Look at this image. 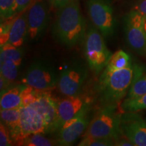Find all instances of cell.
Returning a JSON list of instances; mask_svg holds the SVG:
<instances>
[{
	"label": "cell",
	"instance_id": "26",
	"mask_svg": "<svg viewBox=\"0 0 146 146\" xmlns=\"http://www.w3.org/2000/svg\"><path fill=\"white\" fill-rule=\"evenodd\" d=\"M16 15L9 18V19L3 21V23L1 22V28H0V43H1V46H3V45H5V43L8 42L11 27H12V24L15 20Z\"/></svg>",
	"mask_w": 146,
	"mask_h": 146
},
{
	"label": "cell",
	"instance_id": "1",
	"mask_svg": "<svg viewBox=\"0 0 146 146\" xmlns=\"http://www.w3.org/2000/svg\"><path fill=\"white\" fill-rule=\"evenodd\" d=\"M52 34L60 45L72 47L85 39L87 25L80 8L78 0L58 9Z\"/></svg>",
	"mask_w": 146,
	"mask_h": 146
},
{
	"label": "cell",
	"instance_id": "29",
	"mask_svg": "<svg viewBox=\"0 0 146 146\" xmlns=\"http://www.w3.org/2000/svg\"><path fill=\"white\" fill-rule=\"evenodd\" d=\"M133 10L138 12L144 17H146V0H138Z\"/></svg>",
	"mask_w": 146,
	"mask_h": 146
},
{
	"label": "cell",
	"instance_id": "21",
	"mask_svg": "<svg viewBox=\"0 0 146 146\" xmlns=\"http://www.w3.org/2000/svg\"><path fill=\"white\" fill-rule=\"evenodd\" d=\"M124 112H134L146 110V94L137 98H126L121 104Z\"/></svg>",
	"mask_w": 146,
	"mask_h": 146
},
{
	"label": "cell",
	"instance_id": "10",
	"mask_svg": "<svg viewBox=\"0 0 146 146\" xmlns=\"http://www.w3.org/2000/svg\"><path fill=\"white\" fill-rule=\"evenodd\" d=\"M91 110V106L85 107L79 114L62 126L58 131V145H72L83 134L90 123L88 114Z\"/></svg>",
	"mask_w": 146,
	"mask_h": 146
},
{
	"label": "cell",
	"instance_id": "22",
	"mask_svg": "<svg viewBox=\"0 0 146 146\" xmlns=\"http://www.w3.org/2000/svg\"><path fill=\"white\" fill-rule=\"evenodd\" d=\"M43 134H32L24 139L23 145L25 146H53L58 145L57 140H53L43 136Z\"/></svg>",
	"mask_w": 146,
	"mask_h": 146
},
{
	"label": "cell",
	"instance_id": "19",
	"mask_svg": "<svg viewBox=\"0 0 146 146\" xmlns=\"http://www.w3.org/2000/svg\"><path fill=\"white\" fill-rule=\"evenodd\" d=\"M131 64L130 56L124 50H120L112 55L102 72L110 73L127 68Z\"/></svg>",
	"mask_w": 146,
	"mask_h": 146
},
{
	"label": "cell",
	"instance_id": "9",
	"mask_svg": "<svg viewBox=\"0 0 146 146\" xmlns=\"http://www.w3.org/2000/svg\"><path fill=\"white\" fill-rule=\"evenodd\" d=\"M48 0H34L31 7L27 9L28 37L36 41L43 35L49 21L50 9Z\"/></svg>",
	"mask_w": 146,
	"mask_h": 146
},
{
	"label": "cell",
	"instance_id": "12",
	"mask_svg": "<svg viewBox=\"0 0 146 146\" xmlns=\"http://www.w3.org/2000/svg\"><path fill=\"white\" fill-rule=\"evenodd\" d=\"M93 98L86 95L64 96L57 100L58 129L57 132L64 124L79 114L85 107L92 104Z\"/></svg>",
	"mask_w": 146,
	"mask_h": 146
},
{
	"label": "cell",
	"instance_id": "31",
	"mask_svg": "<svg viewBox=\"0 0 146 146\" xmlns=\"http://www.w3.org/2000/svg\"><path fill=\"white\" fill-rule=\"evenodd\" d=\"M1 79H0V89H1V92L2 91L7 90V89H9V86H10V84L12 83V82L7 80L6 78H5L3 76L1 75L0 76Z\"/></svg>",
	"mask_w": 146,
	"mask_h": 146
},
{
	"label": "cell",
	"instance_id": "6",
	"mask_svg": "<svg viewBox=\"0 0 146 146\" xmlns=\"http://www.w3.org/2000/svg\"><path fill=\"white\" fill-rule=\"evenodd\" d=\"M87 76L88 70L82 62H70L63 67L59 74L58 90L64 96L81 94Z\"/></svg>",
	"mask_w": 146,
	"mask_h": 146
},
{
	"label": "cell",
	"instance_id": "14",
	"mask_svg": "<svg viewBox=\"0 0 146 146\" xmlns=\"http://www.w3.org/2000/svg\"><path fill=\"white\" fill-rule=\"evenodd\" d=\"M20 129L23 142L30 135L47 133V126L43 118L30 105L23 106L21 108Z\"/></svg>",
	"mask_w": 146,
	"mask_h": 146
},
{
	"label": "cell",
	"instance_id": "30",
	"mask_svg": "<svg viewBox=\"0 0 146 146\" xmlns=\"http://www.w3.org/2000/svg\"><path fill=\"white\" fill-rule=\"evenodd\" d=\"M48 1L53 7L59 9L76 0H48Z\"/></svg>",
	"mask_w": 146,
	"mask_h": 146
},
{
	"label": "cell",
	"instance_id": "16",
	"mask_svg": "<svg viewBox=\"0 0 146 146\" xmlns=\"http://www.w3.org/2000/svg\"><path fill=\"white\" fill-rule=\"evenodd\" d=\"M17 15L11 27L8 43L15 47H21L28 36L27 9L18 14V16Z\"/></svg>",
	"mask_w": 146,
	"mask_h": 146
},
{
	"label": "cell",
	"instance_id": "15",
	"mask_svg": "<svg viewBox=\"0 0 146 146\" xmlns=\"http://www.w3.org/2000/svg\"><path fill=\"white\" fill-rule=\"evenodd\" d=\"M21 108L1 110L0 112L1 122L8 128L12 141L14 143H16L18 145H22L23 143V139L20 129Z\"/></svg>",
	"mask_w": 146,
	"mask_h": 146
},
{
	"label": "cell",
	"instance_id": "4",
	"mask_svg": "<svg viewBox=\"0 0 146 146\" xmlns=\"http://www.w3.org/2000/svg\"><path fill=\"white\" fill-rule=\"evenodd\" d=\"M117 106H106L90 120L83 136L112 139L116 140L123 136L120 128V114L116 112Z\"/></svg>",
	"mask_w": 146,
	"mask_h": 146
},
{
	"label": "cell",
	"instance_id": "18",
	"mask_svg": "<svg viewBox=\"0 0 146 146\" xmlns=\"http://www.w3.org/2000/svg\"><path fill=\"white\" fill-rule=\"evenodd\" d=\"M134 73L127 98H137L146 94V70L142 66L133 64Z\"/></svg>",
	"mask_w": 146,
	"mask_h": 146
},
{
	"label": "cell",
	"instance_id": "25",
	"mask_svg": "<svg viewBox=\"0 0 146 146\" xmlns=\"http://www.w3.org/2000/svg\"><path fill=\"white\" fill-rule=\"evenodd\" d=\"M78 146H112L114 145V140L112 139L94 137L83 136V139L78 144Z\"/></svg>",
	"mask_w": 146,
	"mask_h": 146
},
{
	"label": "cell",
	"instance_id": "20",
	"mask_svg": "<svg viewBox=\"0 0 146 146\" xmlns=\"http://www.w3.org/2000/svg\"><path fill=\"white\" fill-rule=\"evenodd\" d=\"M0 57L1 62L12 61L21 66L24 57V50L21 47H17L7 43L3 46H1Z\"/></svg>",
	"mask_w": 146,
	"mask_h": 146
},
{
	"label": "cell",
	"instance_id": "24",
	"mask_svg": "<svg viewBox=\"0 0 146 146\" xmlns=\"http://www.w3.org/2000/svg\"><path fill=\"white\" fill-rule=\"evenodd\" d=\"M16 0H0V15L1 21L16 15Z\"/></svg>",
	"mask_w": 146,
	"mask_h": 146
},
{
	"label": "cell",
	"instance_id": "2",
	"mask_svg": "<svg viewBox=\"0 0 146 146\" xmlns=\"http://www.w3.org/2000/svg\"><path fill=\"white\" fill-rule=\"evenodd\" d=\"M134 73L133 64L110 73L102 72L97 84L98 100L102 108L118 106L127 96Z\"/></svg>",
	"mask_w": 146,
	"mask_h": 146
},
{
	"label": "cell",
	"instance_id": "11",
	"mask_svg": "<svg viewBox=\"0 0 146 146\" xmlns=\"http://www.w3.org/2000/svg\"><path fill=\"white\" fill-rule=\"evenodd\" d=\"M120 128L122 134L133 146H146V121L136 112L120 114Z\"/></svg>",
	"mask_w": 146,
	"mask_h": 146
},
{
	"label": "cell",
	"instance_id": "7",
	"mask_svg": "<svg viewBox=\"0 0 146 146\" xmlns=\"http://www.w3.org/2000/svg\"><path fill=\"white\" fill-rule=\"evenodd\" d=\"M87 12L93 25L104 36H112L116 21L113 9L107 0H87Z\"/></svg>",
	"mask_w": 146,
	"mask_h": 146
},
{
	"label": "cell",
	"instance_id": "17",
	"mask_svg": "<svg viewBox=\"0 0 146 146\" xmlns=\"http://www.w3.org/2000/svg\"><path fill=\"white\" fill-rule=\"evenodd\" d=\"M25 86V84H22L1 92V110L21 108L22 106V93Z\"/></svg>",
	"mask_w": 146,
	"mask_h": 146
},
{
	"label": "cell",
	"instance_id": "5",
	"mask_svg": "<svg viewBox=\"0 0 146 146\" xmlns=\"http://www.w3.org/2000/svg\"><path fill=\"white\" fill-rule=\"evenodd\" d=\"M59 74L52 64L38 59L29 66L23 80V84L41 91H47L58 85Z\"/></svg>",
	"mask_w": 146,
	"mask_h": 146
},
{
	"label": "cell",
	"instance_id": "27",
	"mask_svg": "<svg viewBox=\"0 0 146 146\" xmlns=\"http://www.w3.org/2000/svg\"><path fill=\"white\" fill-rule=\"evenodd\" d=\"M13 145L14 142L11 137L10 132L8 128L1 122L0 123V145L10 146Z\"/></svg>",
	"mask_w": 146,
	"mask_h": 146
},
{
	"label": "cell",
	"instance_id": "3",
	"mask_svg": "<svg viewBox=\"0 0 146 146\" xmlns=\"http://www.w3.org/2000/svg\"><path fill=\"white\" fill-rule=\"evenodd\" d=\"M84 54L90 70L98 75L105 68L112 56L104 36L96 27L87 31L84 39Z\"/></svg>",
	"mask_w": 146,
	"mask_h": 146
},
{
	"label": "cell",
	"instance_id": "32",
	"mask_svg": "<svg viewBox=\"0 0 146 146\" xmlns=\"http://www.w3.org/2000/svg\"><path fill=\"white\" fill-rule=\"evenodd\" d=\"M144 29H145V31L146 33V17L145 18V21H144Z\"/></svg>",
	"mask_w": 146,
	"mask_h": 146
},
{
	"label": "cell",
	"instance_id": "28",
	"mask_svg": "<svg viewBox=\"0 0 146 146\" xmlns=\"http://www.w3.org/2000/svg\"><path fill=\"white\" fill-rule=\"evenodd\" d=\"M33 1L34 0H16V14H18L26 10Z\"/></svg>",
	"mask_w": 146,
	"mask_h": 146
},
{
	"label": "cell",
	"instance_id": "13",
	"mask_svg": "<svg viewBox=\"0 0 146 146\" xmlns=\"http://www.w3.org/2000/svg\"><path fill=\"white\" fill-rule=\"evenodd\" d=\"M41 115L46 124L47 133L56 132L58 129L57 100L47 91H40L37 98L30 104Z\"/></svg>",
	"mask_w": 146,
	"mask_h": 146
},
{
	"label": "cell",
	"instance_id": "8",
	"mask_svg": "<svg viewBox=\"0 0 146 146\" xmlns=\"http://www.w3.org/2000/svg\"><path fill=\"white\" fill-rule=\"evenodd\" d=\"M145 17L133 10L125 18V35L128 45L137 54L146 56Z\"/></svg>",
	"mask_w": 146,
	"mask_h": 146
},
{
	"label": "cell",
	"instance_id": "23",
	"mask_svg": "<svg viewBox=\"0 0 146 146\" xmlns=\"http://www.w3.org/2000/svg\"><path fill=\"white\" fill-rule=\"evenodd\" d=\"M20 66L12 61L1 62V75L11 82L17 78Z\"/></svg>",
	"mask_w": 146,
	"mask_h": 146
}]
</instances>
